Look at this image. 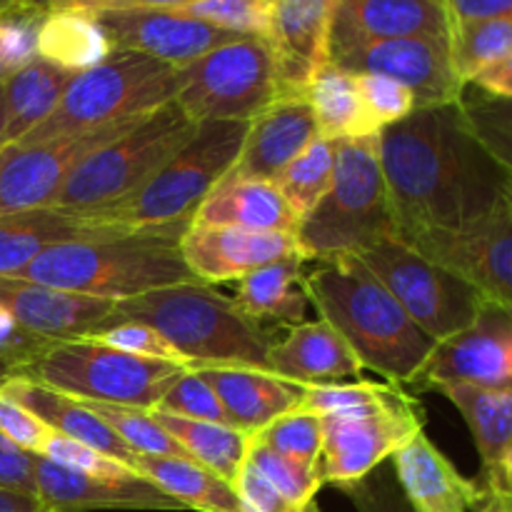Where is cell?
<instances>
[{"instance_id": "obj_1", "label": "cell", "mask_w": 512, "mask_h": 512, "mask_svg": "<svg viewBox=\"0 0 512 512\" xmlns=\"http://www.w3.org/2000/svg\"><path fill=\"white\" fill-rule=\"evenodd\" d=\"M395 238L463 230L512 208V178L470 128L463 105L415 108L378 133Z\"/></svg>"}, {"instance_id": "obj_2", "label": "cell", "mask_w": 512, "mask_h": 512, "mask_svg": "<svg viewBox=\"0 0 512 512\" xmlns=\"http://www.w3.org/2000/svg\"><path fill=\"white\" fill-rule=\"evenodd\" d=\"M305 290L320 320L343 335L360 365L390 383H410L438 345L358 255L315 263L305 273Z\"/></svg>"}, {"instance_id": "obj_3", "label": "cell", "mask_w": 512, "mask_h": 512, "mask_svg": "<svg viewBox=\"0 0 512 512\" xmlns=\"http://www.w3.org/2000/svg\"><path fill=\"white\" fill-rule=\"evenodd\" d=\"M188 228L190 223H173L55 245L15 278L113 303L168 285L198 283L180 253Z\"/></svg>"}, {"instance_id": "obj_4", "label": "cell", "mask_w": 512, "mask_h": 512, "mask_svg": "<svg viewBox=\"0 0 512 512\" xmlns=\"http://www.w3.org/2000/svg\"><path fill=\"white\" fill-rule=\"evenodd\" d=\"M120 323H145L158 330L183 355L188 370L250 368L270 373V335L235 300L215 293L210 285L180 283L120 300L113 325Z\"/></svg>"}, {"instance_id": "obj_5", "label": "cell", "mask_w": 512, "mask_h": 512, "mask_svg": "<svg viewBox=\"0 0 512 512\" xmlns=\"http://www.w3.org/2000/svg\"><path fill=\"white\" fill-rule=\"evenodd\" d=\"M295 238L305 263L360 255L380 240L395 238L378 135L338 143L333 183L300 220Z\"/></svg>"}, {"instance_id": "obj_6", "label": "cell", "mask_w": 512, "mask_h": 512, "mask_svg": "<svg viewBox=\"0 0 512 512\" xmlns=\"http://www.w3.org/2000/svg\"><path fill=\"white\" fill-rule=\"evenodd\" d=\"M248 128L250 120H203L138 193L93 218L128 230L193 223L205 198L238 163Z\"/></svg>"}, {"instance_id": "obj_7", "label": "cell", "mask_w": 512, "mask_h": 512, "mask_svg": "<svg viewBox=\"0 0 512 512\" xmlns=\"http://www.w3.org/2000/svg\"><path fill=\"white\" fill-rule=\"evenodd\" d=\"M185 370L178 363L123 353L98 338H75L50 343L18 375L80 403L153 410Z\"/></svg>"}, {"instance_id": "obj_8", "label": "cell", "mask_w": 512, "mask_h": 512, "mask_svg": "<svg viewBox=\"0 0 512 512\" xmlns=\"http://www.w3.org/2000/svg\"><path fill=\"white\" fill-rule=\"evenodd\" d=\"M175 93L178 68L133 50H113L95 68L75 73L53 113L20 143H40L150 115L173 103Z\"/></svg>"}, {"instance_id": "obj_9", "label": "cell", "mask_w": 512, "mask_h": 512, "mask_svg": "<svg viewBox=\"0 0 512 512\" xmlns=\"http://www.w3.org/2000/svg\"><path fill=\"white\" fill-rule=\"evenodd\" d=\"M198 123L173 103L145 115L130 133L85 158L73 170L53 208L75 213H103L138 193L185 143Z\"/></svg>"}, {"instance_id": "obj_10", "label": "cell", "mask_w": 512, "mask_h": 512, "mask_svg": "<svg viewBox=\"0 0 512 512\" xmlns=\"http://www.w3.org/2000/svg\"><path fill=\"white\" fill-rule=\"evenodd\" d=\"M273 103H278V85L265 38H235L178 68L175 105L193 123L253 120Z\"/></svg>"}, {"instance_id": "obj_11", "label": "cell", "mask_w": 512, "mask_h": 512, "mask_svg": "<svg viewBox=\"0 0 512 512\" xmlns=\"http://www.w3.org/2000/svg\"><path fill=\"white\" fill-rule=\"evenodd\" d=\"M358 258L390 290L408 318L438 343L468 328L488 300L473 285L415 253L400 238L380 240Z\"/></svg>"}, {"instance_id": "obj_12", "label": "cell", "mask_w": 512, "mask_h": 512, "mask_svg": "<svg viewBox=\"0 0 512 512\" xmlns=\"http://www.w3.org/2000/svg\"><path fill=\"white\" fill-rule=\"evenodd\" d=\"M143 118L145 115L118 120L103 128L58 135L40 143L5 145L0 150V215L53 205L65 180L85 158L123 138Z\"/></svg>"}, {"instance_id": "obj_13", "label": "cell", "mask_w": 512, "mask_h": 512, "mask_svg": "<svg viewBox=\"0 0 512 512\" xmlns=\"http://www.w3.org/2000/svg\"><path fill=\"white\" fill-rule=\"evenodd\" d=\"M320 425V483L345 490L378 470L413 435L423 433L425 410L418 400L408 398L383 413L358 418H320Z\"/></svg>"}, {"instance_id": "obj_14", "label": "cell", "mask_w": 512, "mask_h": 512, "mask_svg": "<svg viewBox=\"0 0 512 512\" xmlns=\"http://www.w3.org/2000/svg\"><path fill=\"white\" fill-rule=\"evenodd\" d=\"M410 383L420 390L455 383L480 388L512 385V305L485 300L468 328L435 345Z\"/></svg>"}, {"instance_id": "obj_15", "label": "cell", "mask_w": 512, "mask_h": 512, "mask_svg": "<svg viewBox=\"0 0 512 512\" xmlns=\"http://www.w3.org/2000/svg\"><path fill=\"white\" fill-rule=\"evenodd\" d=\"M330 63L353 75H385L415 95L418 108L458 103L465 85L455 75L448 38H400L350 45L330 53Z\"/></svg>"}, {"instance_id": "obj_16", "label": "cell", "mask_w": 512, "mask_h": 512, "mask_svg": "<svg viewBox=\"0 0 512 512\" xmlns=\"http://www.w3.org/2000/svg\"><path fill=\"white\" fill-rule=\"evenodd\" d=\"M403 243L463 278L488 300L512 305V208L470 228L425 230Z\"/></svg>"}, {"instance_id": "obj_17", "label": "cell", "mask_w": 512, "mask_h": 512, "mask_svg": "<svg viewBox=\"0 0 512 512\" xmlns=\"http://www.w3.org/2000/svg\"><path fill=\"white\" fill-rule=\"evenodd\" d=\"M93 15L108 35L113 50H133V53L150 55L173 68H185L218 45L245 38V35L228 33V30L203 23V20L188 18L178 10L128 8L98 10Z\"/></svg>"}, {"instance_id": "obj_18", "label": "cell", "mask_w": 512, "mask_h": 512, "mask_svg": "<svg viewBox=\"0 0 512 512\" xmlns=\"http://www.w3.org/2000/svg\"><path fill=\"white\" fill-rule=\"evenodd\" d=\"M340 0H273L268 43L278 100H305L315 75L330 63V30Z\"/></svg>"}, {"instance_id": "obj_19", "label": "cell", "mask_w": 512, "mask_h": 512, "mask_svg": "<svg viewBox=\"0 0 512 512\" xmlns=\"http://www.w3.org/2000/svg\"><path fill=\"white\" fill-rule=\"evenodd\" d=\"M180 253L193 278L203 285L240 280L278 260L303 258L293 233L195 223L180 238Z\"/></svg>"}, {"instance_id": "obj_20", "label": "cell", "mask_w": 512, "mask_h": 512, "mask_svg": "<svg viewBox=\"0 0 512 512\" xmlns=\"http://www.w3.org/2000/svg\"><path fill=\"white\" fill-rule=\"evenodd\" d=\"M0 308L38 338H95L113 325L115 303L93 295L48 288L20 278H0Z\"/></svg>"}, {"instance_id": "obj_21", "label": "cell", "mask_w": 512, "mask_h": 512, "mask_svg": "<svg viewBox=\"0 0 512 512\" xmlns=\"http://www.w3.org/2000/svg\"><path fill=\"white\" fill-rule=\"evenodd\" d=\"M35 493L50 512L85 510H188L180 500L160 490L143 475L130 478H95L63 468L48 458H33Z\"/></svg>"}, {"instance_id": "obj_22", "label": "cell", "mask_w": 512, "mask_h": 512, "mask_svg": "<svg viewBox=\"0 0 512 512\" xmlns=\"http://www.w3.org/2000/svg\"><path fill=\"white\" fill-rule=\"evenodd\" d=\"M400 38L450 40L445 0H340L330 30V53Z\"/></svg>"}, {"instance_id": "obj_23", "label": "cell", "mask_w": 512, "mask_h": 512, "mask_svg": "<svg viewBox=\"0 0 512 512\" xmlns=\"http://www.w3.org/2000/svg\"><path fill=\"white\" fill-rule=\"evenodd\" d=\"M393 475L413 512H478L485 488L445 458L425 433L413 435L393 455Z\"/></svg>"}, {"instance_id": "obj_24", "label": "cell", "mask_w": 512, "mask_h": 512, "mask_svg": "<svg viewBox=\"0 0 512 512\" xmlns=\"http://www.w3.org/2000/svg\"><path fill=\"white\" fill-rule=\"evenodd\" d=\"M270 373L298 388L358 383L363 375L358 355L325 320L300 323L283 340L270 345Z\"/></svg>"}, {"instance_id": "obj_25", "label": "cell", "mask_w": 512, "mask_h": 512, "mask_svg": "<svg viewBox=\"0 0 512 512\" xmlns=\"http://www.w3.org/2000/svg\"><path fill=\"white\" fill-rule=\"evenodd\" d=\"M318 135V123L308 100H278L250 120L240 158L228 175L275 183Z\"/></svg>"}, {"instance_id": "obj_26", "label": "cell", "mask_w": 512, "mask_h": 512, "mask_svg": "<svg viewBox=\"0 0 512 512\" xmlns=\"http://www.w3.org/2000/svg\"><path fill=\"white\" fill-rule=\"evenodd\" d=\"M128 228L103 223L75 210L48 208L0 215V278H15L40 253L75 240H95L125 233Z\"/></svg>"}, {"instance_id": "obj_27", "label": "cell", "mask_w": 512, "mask_h": 512, "mask_svg": "<svg viewBox=\"0 0 512 512\" xmlns=\"http://www.w3.org/2000/svg\"><path fill=\"white\" fill-rule=\"evenodd\" d=\"M215 390L230 428L255 435L273 420L293 413L303 398V388L263 370L250 368H205L198 370Z\"/></svg>"}, {"instance_id": "obj_28", "label": "cell", "mask_w": 512, "mask_h": 512, "mask_svg": "<svg viewBox=\"0 0 512 512\" xmlns=\"http://www.w3.org/2000/svg\"><path fill=\"white\" fill-rule=\"evenodd\" d=\"M0 393L18 400L35 418L43 420L53 433L75 440V443L88 445V448L100 450V453L110 455V458L128 465V468L135 465L138 455L120 440V435L95 410H90L80 400L68 398L63 393H55V390L45 388V385L35 383V380L20 378V375L10 378L0 388Z\"/></svg>"}, {"instance_id": "obj_29", "label": "cell", "mask_w": 512, "mask_h": 512, "mask_svg": "<svg viewBox=\"0 0 512 512\" xmlns=\"http://www.w3.org/2000/svg\"><path fill=\"white\" fill-rule=\"evenodd\" d=\"M195 225H238L250 230L298 233V215L268 180H240L225 175L193 218Z\"/></svg>"}, {"instance_id": "obj_30", "label": "cell", "mask_w": 512, "mask_h": 512, "mask_svg": "<svg viewBox=\"0 0 512 512\" xmlns=\"http://www.w3.org/2000/svg\"><path fill=\"white\" fill-rule=\"evenodd\" d=\"M440 393L460 410L473 433L480 453L483 475L480 483L498 473L503 453L512 443V385L508 388H480V385H445Z\"/></svg>"}, {"instance_id": "obj_31", "label": "cell", "mask_w": 512, "mask_h": 512, "mask_svg": "<svg viewBox=\"0 0 512 512\" xmlns=\"http://www.w3.org/2000/svg\"><path fill=\"white\" fill-rule=\"evenodd\" d=\"M73 73L48 63L30 60L3 80L5 98V145L28 138L63 98Z\"/></svg>"}, {"instance_id": "obj_32", "label": "cell", "mask_w": 512, "mask_h": 512, "mask_svg": "<svg viewBox=\"0 0 512 512\" xmlns=\"http://www.w3.org/2000/svg\"><path fill=\"white\" fill-rule=\"evenodd\" d=\"M303 263V258H288L248 273L240 278L235 305L255 323H305L310 298L305 290Z\"/></svg>"}, {"instance_id": "obj_33", "label": "cell", "mask_w": 512, "mask_h": 512, "mask_svg": "<svg viewBox=\"0 0 512 512\" xmlns=\"http://www.w3.org/2000/svg\"><path fill=\"white\" fill-rule=\"evenodd\" d=\"M135 470L150 483L158 485L168 495L185 505L188 510L200 512H253L245 500L235 493L230 483L218 478L210 470L200 468L193 460L183 458H155V455H138Z\"/></svg>"}, {"instance_id": "obj_34", "label": "cell", "mask_w": 512, "mask_h": 512, "mask_svg": "<svg viewBox=\"0 0 512 512\" xmlns=\"http://www.w3.org/2000/svg\"><path fill=\"white\" fill-rule=\"evenodd\" d=\"M110 53L113 45L93 13L75 8L45 10L38 33L40 60L75 75L103 63Z\"/></svg>"}, {"instance_id": "obj_35", "label": "cell", "mask_w": 512, "mask_h": 512, "mask_svg": "<svg viewBox=\"0 0 512 512\" xmlns=\"http://www.w3.org/2000/svg\"><path fill=\"white\" fill-rule=\"evenodd\" d=\"M305 100L313 108L320 138L343 143V140L373 138L380 133L365 113L355 75L338 65L328 63L315 75Z\"/></svg>"}, {"instance_id": "obj_36", "label": "cell", "mask_w": 512, "mask_h": 512, "mask_svg": "<svg viewBox=\"0 0 512 512\" xmlns=\"http://www.w3.org/2000/svg\"><path fill=\"white\" fill-rule=\"evenodd\" d=\"M150 413H153L155 423L190 455L193 463L233 485L235 475L243 468L245 455H248V433L230 428V425L175 418V415L160 413V410H150Z\"/></svg>"}, {"instance_id": "obj_37", "label": "cell", "mask_w": 512, "mask_h": 512, "mask_svg": "<svg viewBox=\"0 0 512 512\" xmlns=\"http://www.w3.org/2000/svg\"><path fill=\"white\" fill-rule=\"evenodd\" d=\"M512 53V18H485L450 25V58L455 75L468 88L475 75Z\"/></svg>"}, {"instance_id": "obj_38", "label": "cell", "mask_w": 512, "mask_h": 512, "mask_svg": "<svg viewBox=\"0 0 512 512\" xmlns=\"http://www.w3.org/2000/svg\"><path fill=\"white\" fill-rule=\"evenodd\" d=\"M410 395L395 383H358L323 385V388H303L298 410L313 413L318 418H358V415L383 413L405 403Z\"/></svg>"}, {"instance_id": "obj_39", "label": "cell", "mask_w": 512, "mask_h": 512, "mask_svg": "<svg viewBox=\"0 0 512 512\" xmlns=\"http://www.w3.org/2000/svg\"><path fill=\"white\" fill-rule=\"evenodd\" d=\"M335 153H338V143L318 135L275 180L285 203L298 215V220H303L328 193L333 183Z\"/></svg>"}, {"instance_id": "obj_40", "label": "cell", "mask_w": 512, "mask_h": 512, "mask_svg": "<svg viewBox=\"0 0 512 512\" xmlns=\"http://www.w3.org/2000/svg\"><path fill=\"white\" fill-rule=\"evenodd\" d=\"M90 410L100 415L115 433L120 435L125 445L135 455H155V458H183L190 455L155 423L153 413L143 408H128V405H108V403H85Z\"/></svg>"}, {"instance_id": "obj_41", "label": "cell", "mask_w": 512, "mask_h": 512, "mask_svg": "<svg viewBox=\"0 0 512 512\" xmlns=\"http://www.w3.org/2000/svg\"><path fill=\"white\" fill-rule=\"evenodd\" d=\"M460 105L480 143L512 178V98H493L468 85Z\"/></svg>"}, {"instance_id": "obj_42", "label": "cell", "mask_w": 512, "mask_h": 512, "mask_svg": "<svg viewBox=\"0 0 512 512\" xmlns=\"http://www.w3.org/2000/svg\"><path fill=\"white\" fill-rule=\"evenodd\" d=\"M245 460L288 500L298 505L315 503V495H318L320 485H323L320 483L318 468H310V465H303L298 460H290L285 455L275 453L273 448L260 443L255 435H250Z\"/></svg>"}, {"instance_id": "obj_43", "label": "cell", "mask_w": 512, "mask_h": 512, "mask_svg": "<svg viewBox=\"0 0 512 512\" xmlns=\"http://www.w3.org/2000/svg\"><path fill=\"white\" fill-rule=\"evenodd\" d=\"M178 13L245 38H265L273 23V0H193Z\"/></svg>"}, {"instance_id": "obj_44", "label": "cell", "mask_w": 512, "mask_h": 512, "mask_svg": "<svg viewBox=\"0 0 512 512\" xmlns=\"http://www.w3.org/2000/svg\"><path fill=\"white\" fill-rule=\"evenodd\" d=\"M255 438L285 458L318 468L320 450H323V425L318 415L295 408L293 413L273 420L268 428L255 433Z\"/></svg>"}, {"instance_id": "obj_45", "label": "cell", "mask_w": 512, "mask_h": 512, "mask_svg": "<svg viewBox=\"0 0 512 512\" xmlns=\"http://www.w3.org/2000/svg\"><path fill=\"white\" fill-rule=\"evenodd\" d=\"M153 410L175 415V418L230 425L218 395H215V390L205 383L203 375H200L198 370H185L178 378V383L163 395V400H160Z\"/></svg>"}, {"instance_id": "obj_46", "label": "cell", "mask_w": 512, "mask_h": 512, "mask_svg": "<svg viewBox=\"0 0 512 512\" xmlns=\"http://www.w3.org/2000/svg\"><path fill=\"white\" fill-rule=\"evenodd\" d=\"M355 85H358L365 113L378 130L400 123L418 108L410 88H405L398 80L385 78V75H355Z\"/></svg>"}, {"instance_id": "obj_47", "label": "cell", "mask_w": 512, "mask_h": 512, "mask_svg": "<svg viewBox=\"0 0 512 512\" xmlns=\"http://www.w3.org/2000/svg\"><path fill=\"white\" fill-rule=\"evenodd\" d=\"M40 458H48L53 463L63 465V468L78 470V473L95 475V478H130V475H138V470L128 468V465L118 463L110 455L100 453V450L88 448L83 443H75V440L63 438V435L55 433L53 438L45 445L43 455Z\"/></svg>"}, {"instance_id": "obj_48", "label": "cell", "mask_w": 512, "mask_h": 512, "mask_svg": "<svg viewBox=\"0 0 512 512\" xmlns=\"http://www.w3.org/2000/svg\"><path fill=\"white\" fill-rule=\"evenodd\" d=\"M103 343L113 345V348L123 350V353L140 355V358L150 360H165V363H178L185 368V360L163 335L155 328L145 323H120L113 328L103 330L100 335H95Z\"/></svg>"}, {"instance_id": "obj_49", "label": "cell", "mask_w": 512, "mask_h": 512, "mask_svg": "<svg viewBox=\"0 0 512 512\" xmlns=\"http://www.w3.org/2000/svg\"><path fill=\"white\" fill-rule=\"evenodd\" d=\"M0 435H5L10 443L28 450V453L43 455L45 445L55 433L43 420L35 418L28 408H23L18 400L0 393Z\"/></svg>"}, {"instance_id": "obj_50", "label": "cell", "mask_w": 512, "mask_h": 512, "mask_svg": "<svg viewBox=\"0 0 512 512\" xmlns=\"http://www.w3.org/2000/svg\"><path fill=\"white\" fill-rule=\"evenodd\" d=\"M233 488L253 512H320L318 503L298 505L273 488L253 465L245 460L233 480Z\"/></svg>"}, {"instance_id": "obj_51", "label": "cell", "mask_w": 512, "mask_h": 512, "mask_svg": "<svg viewBox=\"0 0 512 512\" xmlns=\"http://www.w3.org/2000/svg\"><path fill=\"white\" fill-rule=\"evenodd\" d=\"M358 512H413L405 503L393 473L373 470L365 480L343 490Z\"/></svg>"}, {"instance_id": "obj_52", "label": "cell", "mask_w": 512, "mask_h": 512, "mask_svg": "<svg viewBox=\"0 0 512 512\" xmlns=\"http://www.w3.org/2000/svg\"><path fill=\"white\" fill-rule=\"evenodd\" d=\"M33 458V453L18 448L5 435H0V488L38 498V493H35Z\"/></svg>"}, {"instance_id": "obj_53", "label": "cell", "mask_w": 512, "mask_h": 512, "mask_svg": "<svg viewBox=\"0 0 512 512\" xmlns=\"http://www.w3.org/2000/svg\"><path fill=\"white\" fill-rule=\"evenodd\" d=\"M40 8L58 10V8H75V10H128V8H155V10H178L193 0H35Z\"/></svg>"}, {"instance_id": "obj_54", "label": "cell", "mask_w": 512, "mask_h": 512, "mask_svg": "<svg viewBox=\"0 0 512 512\" xmlns=\"http://www.w3.org/2000/svg\"><path fill=\"white\" fill-rule=\"evenodd\" d=\"M450 25L485 18H512V0H445Z\"/></svg>"}, {"instance_id": "obj_55", "label": "cell", "mask_w": 512, "mask_h": 512, "mask_svg": "<svg viewBox=\"0 0 512 512\" xmlns=\"http://www.w3.org/2000/svg\"><path fill=\"white\" fill-rule=\"evenodd\" d=\"M470 85L480 93L493 95V98H512V53L500 63H495L493 68L475 75Z\"/></svg>"}, {"instance_id": "obj_56", "label": "cell", "mask_w": 512, "mask_h": 512, "mask_svg": "<svg viewBox=\"0 0 512 512\" xmlns=\"http://www.w3.org/2000/svg\"><path fill=\"white\" fill-rule=\"evenodd\" d=\"M0 512H50L40 498L0 488Z\"/></svg>"}, {"instance_id": "obj_57", "label": "cell", "mask_w": 512, "mask_h": 512, "mask_svg": "<svg viewBox=\"0 0 512 512\" xmlns=\"http://www.w3.org/2000/svg\"><path fill=\"white\" fill-rule=\"evenodd\" d=\"M485 500L478 512H512V493L510 490L500 488V485H483Z\"/></svg>"}, {"instance_id": "obj_58", "label": "cell", "mask_w": 512, "mask_h": 512, "mask_svg": "<svg viewBox=\"0 0 512 512\" xmlns=\"http://www.w3.org/2000/svg\"><path fill=\"white\" fill-rule=\"evenodd\" d=\"M478 483H480V480H478ZM480 485H500V488L510 490V493H512V443L508 445V450L503 453V460H500V465H498V473H495L493 478L485 480V483H480Z\"/></svg>"}, {"instance_id": "obj_59", "label": "cell", "mask_w": 512, "mask_h": 512, "mask_svg": "<svg viewBox=\"0 0 512 512\" xmlns=\"http://www.w3.org/2000/svg\"><path fill=\"white\" fill-rule=\"evenodd\" d=\"M20 373V360L10 358V355L0 353V388H3L5 383H8L10 378H15V375Z\"/></svg>"}, {"instance_id": "obj_60", "label": "cell", "mask_w": 512, "mask_h": 512, "mask_svg": "<svg viewBox=\"0 0 512 512\" xmlns=\"http://www.w3.org/2000/svg\"><path fill=\"white\" fill-rule=\"evenodd\" d=\"M5 148V98H3V83H0V150Z\"/></svg>"}, {"instance_id": "obj_61", "label": "cell", "mask_w": 512, "mask_h": 512, "mask_svg": "<svg viewBox=\"0 0 512 512\" xmlns=\"http://www.w3.org/2000/svg\"><path fill=\"white\" fill-rule=\"evenodd\" d=\"M30 3H35V0H0V15L10 13V10L15 8H23V5H30Z\"/></svg>"}, {"instance_id": "obj_62", "label": "cell", "mask_w": 512, "mask_h": 512, "mask_svg": "<svg viewBox=\"0 0 512 512\" xmlns=\"http://www.w3.org/2000/svg\"><path fill=\"white\" fill-rule=\"evenodd\" d=\"M13 73V70L8 68V63H5V58H3V53H0V83H3L5 78H8V75Z\"/></svg>"}]
</instances>
